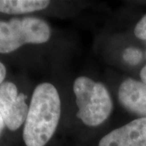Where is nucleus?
Here are the masks:
<instances>
[{
  "label": "nucleus",
  "mask_w": 146,
  "mask_h": 146,
  "mask_svg": "<svg viewBox=\"0 0 146 146\" xmlns=\"http://www.w3.org/2000/svg\"><path fill=\"white\" fill-rule=\"evenodd\" d=\"M50 29L37 17L13 18L0 21V53L7 54L25 44H42L49 41Z\"/></svg>",
  "instance_id": "nucleus-3"
},
{
  "label": "nucleus",
  "mask_w": 146,
  "mask_h": 146,
  "mask_svg": "<svg viewBox=\"0 0 146 146\" xmlns=\"http://www.w3.org/2000/svg\"><path fill=\"white\" fill-rule=\"evenodd\" d=\"M119 100L122 106L132 113L146 116V84L127 79L120 84Z\"/></svg>",
  "instance_id": "nucleus-6"
},
{
  "label": "nucleus",
  "mask_w": 146,
  "mask_h": 146,
  "mask_svg": "<svg viewBox=\"0 0 146 146\" xmlns=\"http://www.w3.org/2000/svg\"><path fill=\"white\" fill-rule=\"evenodd\" d=\"M27 96L19 94L16 84L9 81L0 85V114L5 126L11 131H16L25 123L29 107Z\"/></svg>",
  "instance_id": "nucleus-4"
},
{
  "label": "nucleus",
  "mask_w": 146,
  "mask_h": 146,
  "mask_svg": "<svg viewBox=\"0 0 146 146\" xmlns=\"http://www.w3.org/2000/svg\"><path fill=\"white\" fill-rule=\"evenodd\" d=\"M50 3L46 0H0V12L11 15L26 14L43 10Z\"/></svg>",
  "instance_id": "nucleus-7"
},
{
  "label": "nucleus",
  "mask_w": 146,
  "mask_h": 146,
  "mask_svg": "<svg viewBox=\"0 0 146 146\" xmlns=\"http://www.w3.org/2000/svg\"><path fill=\"white\" fill-rule=\"evenodd\" d=\"M98 146H146V117H142L105 135Z\"/></svg>",
  "instance_id": "nucleus-5"
},
{
  "label": "nucleus",
  "mask_w": 146,
  "mask_h": 146,
  "mask_svg": "<svg viewBox=\"0 0 146 146\" xmlns=\"http://www.w3.org/2000/svg\"><path fill=\"white\" fill-rule=\"evenodd\" d=\"M4 127H5V123H4V121H3V119L2 115H1V114H0V135H1L2 131H3V130Z\"/></svg>",
  "instance_id": "nucleus-12"
},
{
  "label": "nucleus",
  "mask_w": 146,
  "mask_h": 146,
  "mask_svg": "<svg viewBox=\"0 0 146 146\" xmlns=\"http://www.w3.org/2000/svg\"><path fill=\"white\" fill-rule=\"evenodd\" d=\"M61 102L50 83L36 86L32 96L23 131L26 146H46L51 140L60 119Z\"/></svg>",
  "instance_id": "nucleus-1"
},
{
  "label": "nucleus",
  "mask_w": 146,
  "mask_h": 146,
  "mask_svg": "<svg viewBox=\"0 0 146 146\" xmlns=\"http://www.w3.org/2000/svg\"><path fill=\"white\" fill-rule=\"evenodd\" d=\"M123 58L126 63L132 66H135L139 63H141L143 58V54L141 50H139L138 48L129 47L127 48L123 51Z\"/></svg>",
  "instance_id": "nucleus-8"
},
{
  "label": "nucleus",
  "mask_w": 146,
  "mask_h": 146,
  "mask_svg": "<svg viewBox=\"0 0 146 146\" xmlns=\"http://www.w3.org/2000/svg\"><path fill=\"white\" fill-rule=\"evenodd\" d=\"M78 107L77 117L90 127L101 125L108 119L113 109L107 89L102 83L86 76L76 79L73 84Z\"/></svg>",
  "instance_id": "nucleus-2"
},
{
  "label": "nucleus",
  "mask_w": 146,
  "mask_h": 146,
  "mask_svg": "<svg viewBox=\"0 0 146 146\" xmlns=\"http://www.w3.org/2000/svg\"><path fill=\"white\" fill-rule=\"evenodd\" d=\"M141 78L142 80V82L146 84V65L142 68L141 72Z\"/></svg>",
  "instance_id": "nucleus-11"
},
{
  "label": "nucleus",
  "mask_w": 146,
  "mask_h": 146,
  "mask_svg": "<svg viewBox=\"0 0 146 146\" xmlns=\"http://www.w3.org/2000/svg\"><path fill=\"white\" fill-rule=\"evenodd\" d=\"M6 75H7V70H6L5 66L3 65V63L0 62V85L3 83Z\"/></svg>",
  "instance_id": "nucleus-10"
},
{
  "label": "nucleus",
  "mask_w": 146,
  "mask_h": 146,
  "mask_svg": "<svg viewBox=\"0 0 146 146\" xmlns=\"http://www.w3.org/2000/svg\"><path fill=\"white\" fill-rule=\"evenodd\" d=\"M134 33L137 38L141 40H146V15L144 16L136 24Z\"/></svg>",
  "instance_id": "nucleus-9"
}]
</instances>
